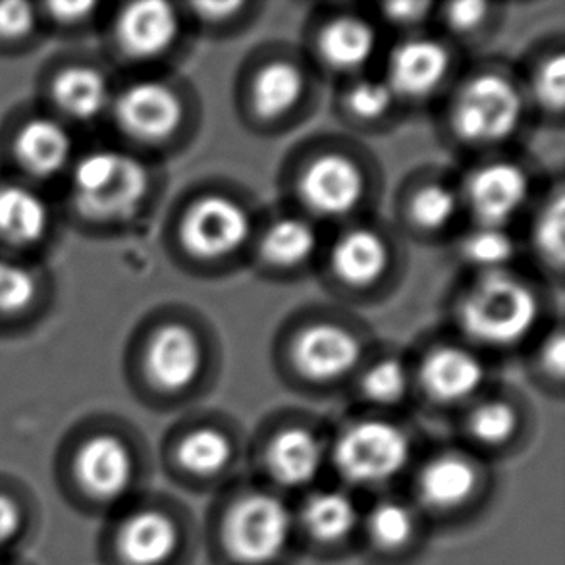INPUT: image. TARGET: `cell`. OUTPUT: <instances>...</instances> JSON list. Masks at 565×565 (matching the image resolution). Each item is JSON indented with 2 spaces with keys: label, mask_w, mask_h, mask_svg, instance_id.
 <instances>
[{
  "label": "cell",
  "mask_w": 565,
  "mask_h": 565,
  "mask_svg": "<svg viewBox=\"0 0 565 565\" xmlns=\"http://www.w3.org/2000/svg\"><path fill=\"white\" fill-rule=\"evenodd\" d=\"M450 313L461 342L477 352H510L535 337L544 301L512 268L473 273L459 286Z\"/></svg>",
  "instance_id": "1"
},
{
  "label": "cell",
  "mask_w": 565,
  "mask_h": 565,
  "mask_svg": "<svg viewBox=\"0 0 565 565\" xmlns=\"http://www.w3.org/2000/svg\"><path fill=\"white\" fill-rule=\"evenodd\" d=\"M369 355L363 322L324 307L294 315L276 338V369L306 388H337L350 382Z\"/></svg>",
  "instance_id": "2"
},
{
  "label": "cell",
  "mask_w": 565,
  "mask_h": 565,
  "mask_svg": "<svg viewBox=\"0 0 565 565\" xmlns=\"http://www.w3.org/2000/svg\"><path fill=\"white\" fill-rule=\"evenodd\" d=\"M288 190L311 221L348 222L365 213L379 190V170L345 139H319L291 157Z\"/></svg>",
  "instance_id": "3"
},
{
  "label": "cell",
  "mask_w": 565,
  "mask_h": 565,
  "mask_svg": "<svg viewBox=\"0 0 565 565\" xmlns=\"http://www.w3.org/2000/svg\"><path fill=\"white\" fill-rule=\"evenodd\" d=\"M234 97L245 128L260 136L294 130L317 103L313 66L290 46H260L242 64Z\"/></svg>",
  "instance_id": "4"
},
{
  "label": "cell",
  "mask_w": 565,
  "mask_h": 565,
  "mask_svg": "<svg viewBox=\"0 0 565 565\" xmlns=\"http://www.w3.org/2000/svg\"><path fill=\"white\" fill-rule=\"evenodd\" d=\"M252 205L224 185H209L185 199L174 224L180 259L198 273H221L252 253L257 234Z\"/></svg>",
  "instance_id": "5"
},
{
  "label": "cell",
  "mask_w": 565,
  "mask_h": 565,
  "mask_svg": "<svg viewBox=\"0 0 565 565\" xmlns=\"http://www.w3.org/2000/svg\"><path fill=\"white\" fill-rule=\"evenodd\" d=\"M527 99L518 79L487 66L467 74L451 89L444 128L459 147L482 151L504 146L521 130Z\"/></svg>",
  "instance_id": "6"
},
{
  "label": "cell",
  "mask_w": 565,
  "mask_h": 565,
  "mask_svg": "<svg viewBox=\"0 0 565 565\" xmlns=\"http://www.w3.org/2000/svg\"><path fill=\"white\" fill-rule=\"evenodd\" d=\"M216 338L195 311L154 324L141 353V373L149 388L164 397L195 392L216 371Z\"/></svg>",
  "instance_id": "7"
},
{
  "label": "cell",
  "mask_w": 565,
  "mask_h": 565,
  "mask_svg": "<svg viewBox=\"0 0 565 565\" xmlns=\"http://www.w3.org/2000/svg\"><path fill=\"white\" fill-rule=\"evenodd\" d=\"M151 190L153 174L146 162L116 149L85 154L72 172V199L87 221H131Z\"/></svg>",
  "instance_id": "8"
},
{
  "label": "cell",
  "mask_w": 565,
  "mask_h": 565,
  "mask_svg": "<svg viewBox=\"0 0 565 565\" xmlns=\"http://www.w3.org/2000/svg\"><path fill=\"white\" fill-rule=\"evenodd\" d=\"M396 237L373 222L345 224L330 242L322 265L330 286L345 298L381 294L396 278Z\"/></svg>",
  "instance_id": "9"
},
{
  "label": "cell",
  "mask_w": 565,
  "mask_h": 565,
  "mask_svg": "<svg viewBox=\"0 0 565 565\" xmlns=\"http://www.w3.org/2000/svg\"><path fill=\"white\" fill-rule=\"evenodd\" d=\"M110 110L118 130L141 146H169L198 126L195 97L161 77L126 85L113 97Z\"/></svg>",
  "instance_id": "10"
},
{
  "label": "cell",
  "mask_w": 565,
  "mask_h": 565,
  "mask_svg": "<svg viewBox=\"0 0 565 565\" xmlns=\"http://www.w3.org/2000/svg\"><path fill=\"white\" fill-rule=\"evenodd\" d=\"M332 458L348 481L376 484L404 471L412 458V440L394 420L367 417L353 420L338 435Z\"/></svg>",
  "instance_id": "11"
},
{
  "label": "cell",
  "mask_w": 565,
  "mask_h": 565,
  "mask_svg": "<svg viewBox=\"0 0 565 565\" xmlns=\"http://www.w3.org/2000/svg\"><path fill=\"white\" fill-rule=\"evenodd\" d=\"M290 533V510L282 500L267 492H252L230 508L222 541L237 564L265 565L286 551Z\"/></svg>",
  "instance_id": "12"
},
{
  "label": "cell",
  "mask_w": 565,
  "mask_h": 565,
  "mask_svg": "<svg viewBox=\"0 0 565 565\" xmlns=\"http://www.w3.org/2000/svg\"><path fill=\"white\" fill-rule=\"evenodd\" d=\"M138 461L130 444L116 433H93L70 458V481L93 504L113 505L130 492Z\"/></svg>",
  "instance_id": "13"
},
{
  "label": "cell",
  "mask_w": 565,
  "mask_h": 565,
  "mask_svg": "<svg viewBox=\"0 0 565 565\" xmlns=\"http://www.w3.org/2000/svg\"><path fill=\"white\" fill-rule=\"evenodd\" d=\"M459 193L473 224L510 228L531 201L533 180L520 162L490 159L469 170Z\"/></svg>",
  "instance_id": "14"
},
{
  "label": "cell",
  "mask_w": 565,
  "mask_h": 565,
  "mask_svg": "<svg viewBox=\"0 0 565 565\" xmlns=\"http://www.w3.org/2000/svg\"><path fill=\"white\" fill-rule=\"evenodd\" d=\"M412 371L413 384L419 386L428 402L446 407L473 402L489 379L481 352L461 340L428 345Z\"/></svg>",
  "instance_id": "15"
},
{
  "label": "cell",
  "mask_w": 565,
  "mask_h": 565,
  "mask_svg": "<svg viewBox=\"0 0 565 565\" xmlns=\"http://www.w3.org/2000/svg\"><path fill=\"white\" fill-rule=\"evenodd\" d=\"M454 72V53L443 39L409 35L386 56L384 82L399 105L425 103L443 92Z\"/></svg>",
  "instance_id": "16"
},
{
  "label": "cell",
  "mask_w": 565,
  "mask_h": 565,
  "mask_svg": "<svg viewBox=\"0 0 565 565\" xmlns=\"http://www.w3.org/2000/svg\"><path fill=\"white\" fill-rule=\"evenodd\" d=\"M379 28L367 15L334 12L311 33V58L319 68L352 79L363 74L379 53Z\"/></svg>",
  "instance_id": "17"
},
{
  "label": "cell",
  "mask_w": 565,
  "mask_h": 565,
  "mask_svg": "<svg viewBox=\"0 0 565 565\" xmlns=\"http://www.w3.org/2000/svg\"><path fill=\"white\" fill-rule=\"evenodd\" d=\"M184 25L185 14L177 4L164 0L130 2L116 15V45L130 61H161L177 49Z\"/></svg>",
  "instance_id": "18"
},
{
  "label": "cell",
  "mask_w": 565,
  "mask_h": 565,
  "mask_svg": "<svg viewBox=\"0 0 565 565\" xmlns=\"http://www.w3.org/2000/svg\"><path fill=\"white\" fill-rule=\"evenodd\" d=\"M252 253L265 275L288 278L313 265L321 253V236L306 214H276L257 228Z\"/></svg>",
  "instance_id": "19"
},
{
  "label": "cell",
  "mask_w": 565,
  "mask_h": 565,
  "mask_svg": "<svg viewBox=\"0 0 565 565\" xmlns=\"http://www.w3.org/2000/svg\"><path fill=\"white\" fill-rule=\"evenodd\" d=\"M463 211L459 188L443 177H417L397 201L399 222L420 239L443 237L454 230Z\"/></svg>",
  "instance_id": "20"
},
{
  "label": "cell",
  "mask_w": 565,
  "mask_h": 565,
  "mask_svg": "<svg viewBox=\"0 0 565 565\" xmlns=\"http://www.w3.org/2000/svg\"><path fill=\"white\" fill-rule=\"evenodd\" d=\"M113 546L122 565H167L180 546V529L169 513L138 508L118 521Z\"/></svg>",
  "instance_id": "21"
},
{
  "label": "cell",
  "mask_w": 565,
  "mask_h": 565,
  "mask_svg": "<svg viewBox=\"0 0 565 565\" xmlns=\"http://www.w3.org/2000/svg\"><path fill=\"white\" fill-rule=\"evenodd\" d=\"M14 153L31 177L53 178L72 161L74 139L64 124L49 116H38L15 134Z\"/></svg>",
  "instance_id": "22"
},
{
  "label": "cell",
  "mask_w": 565,
  "mask_h": 565,
  "mask_svg": "<svg viewBox=\"0 0 565 565\" xmlns=\"http://www.w3.org/2000/svg\"><path fill=\"white\" fill-rule=\"evenodd\" d=\"M267 467L284 487H303L319 475L324 459L321 438L303 425L276 430L268 440Z\"/></svg>",
  "instance_id": "23"
},
{
  "label": "cell",
  "mask_w": 565,
  "mask_h": 565,
  "mask_svg": "<svg viewBox=\"0 0 565 565\" xmlns=\"http://www.w3.org/2000/svg\"><path fill=\"white\" fill-rule=\"evenodd\" d=\"M51 228L46 199L23 184H0V239L12 247H33Z\"/></svg>",
  "instance_id": "24"
},
{
  "label": "cell",
  "mask_w": 565,
  "mask_h": 565,
  "mask_svg": "<svg viewBox=\"0 0 565 565\" xmlns=\"http://www.w3.org/2000/svg\"><path fill=\"white\" fill-rule=\"evenodd\" d=\"M479 475L473 463L458 454H444L420 469L419 498L436 512H450L473 497Z\"/></svg>",
  "instance_id": "25"
},
{
  "label": "cell",
  "mask_w": 565,
  "mask_h": 565,
  "mask_svg": "<svg viewBox=\"0 0 565 565\" xmlns=\"http://www.w3.org/2000/svg\"><path fill=\"white\" fill-rule=\"evenodd\" d=\"M53 100L64 115L87 122L107 113L113 93L107 76L100 70L76 64L54 77Z\"/></svg>",
  "instance_id": "26"
},
{
  "label": "cell",
  "mask_w": 565,
  "mask_h": 565,
  "mask_svg": "<svg viewBox=\"0 0 565 565\" xmlns=\"http://www.w3.org/2000/svg\"><path fill=\"white\" fill-rule=\"evenodd\" d=\"M529 245L536 263L552 280L562 284L565 265V193L556 184L536 206L529 230Z\"/></svg>",
  "instance_id": "27"
},
{
  "label": "cell",
  "mask_w": 565,
  "mask_h": 565,
  "mask_svg": "<svg viewBox=\"0 0 565 565\" xmlns=\"http://www.w3.org/2000/svg\"><path fill=\"white\" fill-rule=\"evenodd\" d=\"M397 107L399 100L382 77L363 74L348 79L338 97L340 116L360 130H373L392 122Z\"/></svg>",
  "instance_id": "28"
},
{
  "label": "cell",
  "mask_w": 565,
  "mask_h": 565,
  "mask_svg": "<svg viewBox=\"0 0 565 565\" xmlns=\"http://www.w3.org/2000/svg\"><path fill=\"white\" fill-rule=\"evenodd\" d=\"M363 399L379 407H394L409 396L413 388L412 363L396 355H369L355 376Z\"/></svg>",
  "instance_id": "29"
},
{
  "label": "cell",
  "mask_w": 565,
  "mask_h": 565,
  "mask_svg": "<svg viewBox=\"0 0 565 565\" xmlns=\"http://www.w3.org/2000/svg\"><path fill=\"white\" fill-rule=\"evenodd\" d=\"M234 458V444L222 428L199 425L182 435L177 459L185 473L211 479L222 473Z\"/></svg>",
  "instance_id": "30"
},
{
  "label": "cell",
  "mask_w": 565,
  "mask_h": 565,
  "mask_svg": "<svg viewBox=\"0 0 565 565\" xmlns=\"http://www.w3.org/2000/svg\"><path fill=\"white\" fill-rule=\"evenodd\" d=\"M525 99L548 118L562 122L565 107V56L562 45L548 46L536 54L529 70Z\"/></svg>",
  "instance_id": "31"
},
{
  "label": "cell",
  "mask_w": 565,
  "mask_h": 565,
  "mask_svg": "<svg viewBox=\"0 0 565 565\" xmlns=\"http://www.w3.org/2000/svg\"><path fill=\"white\" fill-rule=\"evenodd\" d=\"M456 253L473 273H497L512 267L518 242L510 228L473 224L459 236Z\"/></svg>",
  "instance_id": "32"
},
{
  "label": "cell",
  "mask_w": 565,
  "mask_h": 565,
  "mask_svg": "<svg viewBox=\"0 0 565 565\" xmlns=\"http://www.w3.org/2000/svg\"><path fill=\"white\" fill-rule=\"evenodd\" d=\"M301 520L309 535L321 543H338L358 525V508L344 492L324 490L307 500Z\"/></svg>",
  "instance_id": "33"
},
{
  "label": "cell",
  "mask_w": 565,
  "mask_h": 565,
  "mask_svg": "<svg viewBox=\"0 0 565 565\" xmlns=\"http://www.w3.org/2000/svg\"><path fill=\"white\" fill-rule=\"evenodd\" d=\"M521 415L518 405L504 396L477 399L467 415V433L487 448H502L518 435Z\"/></svg>",
  "instance_id": "34"
},
{
  "label": "cell",
  "mask_w": 565,
  "mask_h": 565,
  "mask_svg": "<svg viewBox=\"0 0 565 565\" xmlns=\"http://www.w3.org/2000/svg\"><path fill=\"white\" fill-rule=\"evenodd\" d=\"M497 4L481 0H456L446 4H436V18L451 38L469 43L473 39L489 33L490 25L497 22Z\"/></svg>",
  "instance_id": "35"
},
{
  "label": "cell",
  "mask_w": 565,
  "mask_h": 565,
  "mask_svg": "<svg viewBox=\"0 0 565 565\" xmlns=\"http://www.w3.org/2000/svg\"><path fill=\"white\" fill-rule=\"evenodd\" d=\"M259 8L255 2H191L185 7V18H191L199 30L209 35L228 38L245 30Z\"/></svg>",
  "instance_id": "36"
},
{
  "label": "cell",
  "mask_w": 565,
  "mask_h": 565,
  "mask_svg": "<svg viewBox=\"0 0 565 565\" xmlns=\"http://www.w3.org/2000/svg\"><path fill=\"white\" fill-rule=\"evenodd\" d=\"M367 527L376 546H381L384 551H396L412 539L415 520L409 508L388 500L373 508V512L369 515Z\"/></svg>",
  "instance_id": "37"
},
{
  "label": "cell",
  "mask_w": 565,
  "mask_h": 565,
  "mask_svg": "<svg viewBox=\"0 0 565 565\" xmlns=\"http://www.w3.org/2000/svg\"><path fill=\"white\" fill-rule=\"evenodd\" d=\"M38 298V276L15 260L0 259V317L25 311Z\"/></svg>",
  "instance_id": "38"
},
{
  "label": "cell",
  "mask_w": 565,
  "mask_h": 565,
  "mask_svg": "<svg viewBox=\"0 0 565 565\" xmlns=\"http://www.w3.org/2000/svg\"><path fill=\"white\" fill-rule=\"evenodd\" d=\"M531 371L551 388H562L565 379V334L562 324L546 330L536 342Z\"/></svg>",
  "instance_id": "39"
},
{
  "label": "cell",
  "mask_w": 565,
  "mask_h": 565,
  "mask_svg": "<svg viewBox=\"0 0 565 565\" xmlns=\"http://www.w3.org/2000/svg\"><path fill=\"white\" fill-rule=\"evenodd\" d=\"M379 20L396 30L413 31L419 30L423 23L435 18V2H423V0H409V2H384L376 4Z\"/></svg>",
  "instance_id": "40"
},
{
  "label": "cell",
  "mask_w": 565,
  "mask_h": 565,
  "mask_svg": "<svg viewBox=\"0 0 565 565\" xmlns=\"http://www.w3.org/2000/svg\"><path fill=\"white\" fill-rule=\"evenodd\" d=\"M38 22L35 8L23 0L0 2V41H22L30 38Z\"/></svg>",
  "instance_id": "41"
},
{
  "label": "cell",
  "mask_w": 565,
  "mask_h": 565,
  "mask_svg": "<svg viewBox=\"0 0 565 565\" xmlns=\"http://www.w3.org/2000/svg\"><path fill=\"white\" fill-rule=\"evenodd\" d=\"M25 529V508L12 492L0 489V554L12 548Z\"/></svg>",
  "instance_id": "42"
},
{
  "label": "cell",
  "mask_w": 565,
  "mask_h": 565,
  "mask_svg": "<svg viewBox=\"0 0 565 565\" xmlns=\"http://www.w3.org/2000/svg\"><path fill=\"white\" fill-rule=\"evenodd\" d=\"M95 8H97L95 2H51V4H46L51 18L64 25L84 22L85 18L92 15Z\"/></svg>",
  "instance_id": "43"
}]
</instances>
